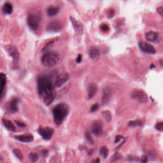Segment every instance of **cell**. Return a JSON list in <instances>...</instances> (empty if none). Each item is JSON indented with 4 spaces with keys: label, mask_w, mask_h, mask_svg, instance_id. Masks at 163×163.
I'll return each mask as SVG.
<instances>
[{
    "label": "cell",
    "mask_w": 163,
    "mask_h": 163,
    "mask_svg": "<svg viewBox=\"0 0 163 163\" xmlns=\"http://www.w3.org/2000/svg\"><path fill=\"white\" fill-rule=\"evenodd\" d=\"M55 71L39 74L36 77L38 95L47 106L52 103L55 99V85L53 83Z\"/></svg>",
    "instance_id": "6da1fadb"
},
{
    "label": "cell",
    "mask_w": 163,
    "mask_h": 163,
    "mask_svg": "<svg viewBox=\"0 0 163 163\" xmlns=\"http://www.w3.org/2000/svg\"><path fill=\"white\" fill-rule=\"evenodd\" d=\"M69 107L67 104L61 102L56 105L52 109V114L55 123L59 126L64 119L68 115L69 112Z\"/></svg>",
    "instance_id": "7a4b0ae2"
},
{
    "label": "cell",
    "mask_w": 163,
    "mask_h": 163,
    "mask_svg": "<svg viewBox=\"0 0 163 163\" xmlns=\"http://www.w3.org/2000/svg\"><path fill=\"white\" fill-rule=\"evenodd\" d=\"M59 55L54 52H47L45 53L41 58L42 64L47 67L56 65L59 60Z\"/></svg>",
    "instance_id": "3957f363"
},
{
    "label": "cell",
    "mask_w": 163,
    "mask_h": 163,
    "mask_svg": "<svg viewBox=\"0 0 163 163\" xmlns=\"http://www.w3.org/2000/svg\"><path fill=\"white\" fill-rule=\"evenodd\" d=\"M41 19V15L39 12L30 13L27 17V24L29 27L34 31L38 30L40 26Z\"/></svg>",
    "instance_id": "277c9868"
},
{
    "label": "cell",
    "mask_w": 163,
    "mask_h": 163,
    "mask_svg": "<svg viewBox=\"0 0 163 163\" xmlns=\"http://www.w3.org/2000/svg\"><path fill=\"white\" fill-rule=\"evenodd\" d=\"M37 132L44 140L48 141L52 139L54 133V130L51 127L41 126L38 128Z\"/></svg>",
    "instance_id": "5b68a950"
},
{
    "label": "cell",
    "mask_w": 163,
    "mask_h": 163,
    "mask_svg": "<svg viewBox=\"0 0 163 163\" xmlns=\"http://www.w3.org/2000/svg\"><path fill=\"white\" fill-rule=\"evenodd\" d=\"M19 100L18 98H14L9 101L6 106L7 111L10 113H15L19 110Z\"/></svg>",
    "instance_id": "8992f818"
},
{
    "label": "cell",
    "mask_w": 163,
    "mask_h": 163,
    "mask_svg": "<svg viewBox=\"0 0 163 163\" xmlns=\"http://www.w3.org/2000/svg\"><path fill=\"white\" fill-rule=\"evenodd\" d=\"M63 27L62 23L58 20H54L49 22L46 26L47 31L51 32H57L60 31Z\"/></svg>",
    "instance_id": "52a82bcc"
},
{
    "label": "cell",
    "mask_w": 163,
    "mask_h": 163,
    "mask_svg": "<svg viewBox=\"0 0 163 163\" xmlns=\"http://www.w3.org/2000/svg\"><path fill=\"white\" fill-rule=\"evenodd\" d=\"M92 132L97 136H101L103 132V126L100 121H94L91 127Z\"/></svg>",
    "instance_id": "ba28073f"
},
{
    "label": "cell",
    "mask_w": 163,
    "mask_h": 163,
    "mask_svg": "<svg viewBox=\"0 0 163 163\" xmlns=\"http://www.w3.org/2000/svg\"><path fill=\"white\" fill-rule=\"evenodd\" d=\"M68 79L69 75L67 73H62L56 77L54 85L57 88H60L67 82Z\"/></svg>",
    "instance_id": "9c48e42d"
},
{
    "label": "cell",
    "mask_w": 163,
    "mask_h": 163,
    "mask_svg": "<svg viewBox=\"0 0 163 163\" xmlns=\"http://www.w3.org/2000/svg\"><path fill=\"white\" fill-rule=\"evenodd\" d=\"M131 97L132 99L137 100L138 102L144 103L147 100V96L146 94L142 91H134L132 93Z\"/></svg>",
    "instance_id": "30bf717a"
},
{
    "label": "cell",
    "mask_w": 163,
    "mask_h": 163,
    "mask_svg": "<svg viewBox=\"0 0 163 163\" xmlns=\"http://www.w3.org/2000/svg\"><path fill=\"white\" fill-rule=\"evenodd\" d=\"M10 55L12 57L13 59V65L15 67L17 66L20 58L19 53L17 48L15 46H10L8 49Z\"/></svg>",
    "instance_id": "8fae6325"
},
{
    "label": "cell",
    "mask_w": 163,
    "mask_h": 163,
    "mask_svg": "<svg viewBox=\"0 0 163 163\" xmlns=\"http://www.w3.org/2000/svg\"><path fill=\"white\" fill-rule=\"evenodd\" d=\"M139 46L141 50L145 53L154 54L156 53L155 49L153 46L149 43L142 42L139 43Z\"/></svg>",
    "instance_id": "7c38bea8"
},
{
    "label": "cell",
    "mask_w": 163,
    "mask_h": 163,
    "mask_svg": "<svg viewBox=\"0 0 163 163\" xmlns=\"http://www.w3.org/2000/svg\"><path fill=\"white\" fill-rule=\"evenodd\" d=\"M112 95V90L110 87H105L102 92V102L103 104H107L110 100Z\"/></svg>",
    "instance_id": "4fadbf2b"
},
{
    "label": "cell",
    "mask_w": 163,
    "mask_h": 163,
    "mask_svg": "<svg viewBox=\"0 0 163 163\" xmlns=\"http://www.w3.org/2000/svg\"><path fill=\"white\" fill-rule=\"evenodd\" d=\"M15 140L25 143H31L33 141L34 137L32 134H23L20 135H15L14 136Z\"/></svg>",
    "instance_id": "5bb4252c"
},
{
    "label": "cell",
    "mask_w": 163,
    "mask_h": 163,
    "mask_svg": "<svg viewBox=\"0 0 163 163\" xmlns=\"http://www.w3.org/2000/svg\"><path fill=\"white\" fill-rule=\"evenodd\" d=\"M145 37L147 40L151 42H159L161 40L160 35L153 31H150L147 33Z\"/></svg>",
    "instance_id": "9a60e30c"
},
{
    "label": "cell",
    "mask_w": 163,
    "mask_h": 163,
    "mask_svg": "<svg viewBox=\"0 0 163 163\" xmlns=\"http://www.w3.org/2000/svg\"><path fill=\"white\" fill-rule=\"evenodd\" d=\"M97 91V86L94 83H91L88 88V96L90 99H92L95 95Z\"/></svg>",
    "instance_id": "2e32d148"
},
{
    "label": "cell",
    "mask_w": 163,
    "mask_h": 163,
    "mask_svg": "<svg viewBox=\"0 0 163 163\" xmlns=\"http://www.w3.org/2000/svg\"><path fill=\"white\" fill-rule=\"evenodd\" d=\"M6 83V76L3 73H0V98L3 94Z\"/></svg>",
    "instance_id": "e0dca14e"
},
{
    "label": "cell",
    "mask_w": 163,
    "mask_h": 163,
    "mask_svg": "<svg viewBox=\"0 0 163 163\" xmlns=\"http://www.w3.org/2000/svg\"><path fill=\"white\" fill-rule=\"evenodd\" d=\"M89 54L90 58L94 61L98 60L100 56L99 50L95 47H92L89 49Z\"/></svg>",
    "instance_id": "ac0fdd59"
},
{
    "label": "cell",
    "mask_w": 163,
    "mask_h": 163,
    "mask_svg": "<svg viewBox=\"0 0 163 163\" xmlns=\"http://www.w3.org/2000/svg\"><path fill=\"white\" fill-rule=\"evenodd\" d=\"M2 122L5 127L9 131L13 132L16 131V127L11 121L6 119H2Z\"/></svg>",
    "instance_id": "d6986e66"
},
{
    "label": "cell",
    "mask_w": 163,
    "mask_h": 163,
    "mask_svg": "<svg viewBox=\"0 0 163 163\" xmlns=\"http://www.w3.org/2000/svg\"><path fill=\"white\" fill-rule=\"evenodd\" d=\"M70 20L72 23L73 26L75 31L78 33L82 32L83 27L81 24L73 17H70Z\"/></svg>",
    "instance_id": "ffe728a7"
},
{
    "label": "cell",
    "mask_w": 163,
    "mask_h": 163,
    "mask_svg": "<svg viewBox=\"0 0 163 163\" xmlns=\"http://www.w3.org/2000/svg\"><path fill=\"white\" fill-rule=\"evenodd\" d=\"M59 11L60 9L58 7L56 6H50L47 9L46 13L48 16L52 17L56 15L59 13Z\"/></svg>",
    "instance_id": "44dd1931"
},
{
    "label": "cell",
    "mask_w": 163,
    "mask_h": 163,
    "mask_svg": "<svg viewBox=\"0 0 163 163\" xmlns=\"http://www.w3.org/2000/svg\"><path fill=\"white\" fill-rule=\"evenodd\" d=\"M3 11L4 14L10 15L13 12V5L9 2L5 3L3 7Z\"/></svg>",
    "instance_id": "7402d4cb"
},
{
    "label": "cell",
    "mask_w": 163,
    "mask_h": 163,
    "mask_svg": "<svg viewBox=\"0 0 163 163\" xmlns=\"http://www.w3.org/2000/svg\"><path fill=\"white\" fill-rule=\"evenodd\" d=\"M102 118L107 122H110L112 119V115L110 111L108 110L103 111L102 112Z\"/></svg>",
    "instance_id": "603a6c76"
},
{
    "label": "cell",
    "mask_w": 163,
    "mask_h": 163,
    "mask_svg": "<svg viewBox=\"0 0 163 163\" xmlns=\"http://www.w3.org/2000/svg\"><path fill=\"white\" fill-rule=\"evenodd\" d=\"M143 122L140 120H136L134 121H131L128 123V125L130 127H137L142 126L143 125Z\"/></svg>",
    "instance_id": "cb8c5ba5"
},
{
    "label": "cell",
    "mask_w": 163,
    "mask_h": 163,
    "mask_svg": "<svg viewBox=\"0 0 163 163\" xmlns=\"http://www.w3.org/2000/svg\"><path fill=\"white\" fill-rule=\"evenodd\" d=\"M13 153H14V154L15 155V156L18 158L19 160H20L21 161H23L24 159V156L23 154L21 152V151L17 149V148H15L13 150Z\"/></svg>",
    "instance_id": "d4e9b609"
},
{
    "label": "cell",
    "mask_w": 163,
    "mask_h": 163,
    "mask_svg": "<svg viewBox=\"0 0 163 163\" xmlns=\"http://www.w3.org/2000/svg\"><path fill=\"white\" fill-rule=\"evenodd\" d=\"M100 153L102 157L103 158H106L107 157L109 154V150L108 148L106 147H102L100 151Z\"/></svg>",
    "instance_id": "484cf974"
},
{
    "label": "cell",
    "mask_w": 163,
    "mask_h": 163,
    "mask_svg": "<svg viewBox=\"0 0 163 163\" xmlns=\"http://www.w3.org/2000/svg\"><path fill=\"white\" fill-rule=\"evenodd\" d=\"M28 157H29L30 160L33 163L36 162L39 159L38 155L36 153H30L29 154Z\"/></svg>",
    "instance_id": "4316f807"
},
{
    "label": "cell",
    "mask_w": 163,
    "mask_h": 163,
    "mask_svg": "<svg viewBox=\"0 0 163 163\" xmlns=\"http://www.w3.org/2000/svg\"><path fill=\"white\" fill-rule=\"evenodd\" d=\"M122 156L121 153L118 152H116L112 157L111 161L112 162H116L117 161L122 158Z\"/></svg>",
    "instance_id": "83f0119b"
},
{
    "label": "cell",
    "mask_w": 163,
    "mask_h": 163,
    "mask_svg": "<svg viewBox=\"0 0 163 163\" xmlns=\"http://www.w3.org/2000/svg\"><path fill=\"white\" fill-rule=\"evenodd\" d=\"M85 137L86 140H87V141L91 144H93L94 143L93 139L91 136V135L90 134V133H89V132H86L85 133Z\"/></svg>",
    "instance_id": "f1b7e54d"
},
{
    "label": "cell",
    "mask_w": 163,
    "mask_h": 163,
    "mask_svg": "<svg viewBox=\"0 0 163 163\" xmlns=\"http://www.w3.org/2000/svg\"><path fill=\"white\" fill-rule=\"evenodd\" d=\"M99 108V104L97 103H95L92 106L90 109V111L91 112H94L98 110Z\"/></svg>",
    "instance_id": "f546056e"
},
{
    "label": "cell",
    "mask_w": 163,
    "mask_h": 163,
    "mask_svg": "<svg viewBox=\"0 0 163 163\" xmlns=\"http://www.w3.org/2000/svg\"><path fill=\"white\" fill-rule=\"evenodd\" d=\"M155 128L158 131L162 132L163 130V123L162 122H158L155 125Z\"/></svg>",
    "instance_id": "4dcf8cb0"
},
{
    "label": "cell",
    "mask_w": 163,
    "mask_h": 163,
    "mask_svg": "<svg viewBox=\"0 0 163 163\" xmlns=\"http://www.w3.org/2000/svg\"><path fill=\"white\" fill-rule=\"evenodd\" d=\"M15 122L18 127H20L21 128H24V127H25L26 126V125L25 123H24L21 121L15 120Z\"/></svg>",
    "instance_id": "1f68e13d"
},
{
    "label": "cell",
    "mask_w": 163,
    "mask_h": 163,
    "mask_svg": "<svg viewBox=\"0 0 163 163\" xmlns=\"http://www.w3.org/2000/svg\"><path fill=\"white\" fill-rule=\"evenodd\" d=\"M100 28H101V29L103 32H108L109 30V26L107 25H105V24L102 25Z\"/></svg>",
    "instance_id": "d6a6232c"
},
{
    "label": "cell",
    "mask_w": 163,
    "mask_h": 163,
    "mask_svg": "<svg viewBox=\"0 0 163 163\" xmlns=\"http://www.w3.org/2000/svg\"><path fill=\"white\" fill-rule=\"evenodd\" d=\"M123 138V137L122 135H117L115 137V143H118V142H119L120 141V140L121 139H122Z\"/></svg>",
    "instance_id": "836d02e7"
},
{
    "label": "cell",
    "mask_w": 163,
    "mask_h": 163,
    "mask_svg": "<svg viewBox=\"0 0 163 163\" xmlns=\"http://www.w3.org/2000/svg\"><path fill=\"white\" fill-rule=\"evenodd\" d=\"M148 161V158L147 157V156L146 155H143L142 158H141V162L142 163H146Z\"/></svg>",
    "instance_id": "e575fe53"
},
{
    "label": "cell",
    "mask_w": 163,
    "mask_h": 163,
    "mask_svg": "<svg viewBox=\"0 0 163 163\" xmlns=\"http://www.w3.org/2000/svg\"><path fill=\"white\" fill-rule=\"evenodd\" d=\"M157 12L161 16H163V8L162 7H160L157 9Z\"/></svg>",
    "instance_id": "d590c367"
},
{
    "label": "cell",
    "mask_w": 163,
    "mask_h": 163,
    "mask_svg": "<svg viewBox=\"0 0 163 163\" xmlns=\"http://www.w3.org/2000/svg\"><path fill=\"white\" fill-rule=\"evenodd\" d=\"M81 61H82V55L81 54H79L76 59V62L77 63H80L81 62Z\"/></svg>",
    "instance_id": "8d00e7d4"
},
{
    "label": "cell",
    "mask_w": 163,
    "mask_h": 163,
    "mask_svg": "<svg viewBox=\"0 0 163 163\" xmlns=\"http://www.w3.org/2000/svg\"><path fill=\"white\" fill-rule=\"evenodd\" d=\"M48 151L46 150H42L41 152V154L42 156H46L47 154H48Z\"/></svg>",
    "instance_id": "74e56055"
},
{
    "label": "cell",
    "mask_w": 163,
    "mask_h": 163,
    "mask_svg": "<svg viewBox=\"0 0 163 163\" xmlns=\"http://www.w3.org/2000/svg\"><path fill=\"white\" fill-rule=\"evenodd\" d=\"M114 11L112 10H110L109 12H108V16L110 17H112L113 15H114Z\"/></svg>",
    "instance_id": "f35d334b"
},
{
    "label": "cell",
    "mask_w": 163,
    "mask_h": 163,
    "mask_svg": "<svg viewBox=\"0 0 163 163\" xmlns=\"http://www.w3.org/2000/svg\"><path fill=\"white\" fill-rule=\"evenodd\" d=\"M128 159L129 160H131L132 161H134V160L136 161V160H137V159H135L136 158H134L132 156H130V155L128 156Z\"/></svg>",
    "instance_id": "ab89813d"
},
{
    "label": "cell",
    "mask_w": 163,
    "mask_h": 163,
    "mask_svg": "<svg viewBox=\"0 0 163 163\" xmlns=\"http://www.w3.org/2000/svg\"><path fill=\"white\" fill-rule=\"evenodd\" d=\"M125 142H126V140H125V141H124L123 142H122V144H121L118 147H117V150H118V149H120L121 148V147L123 145V144L124 143H125Z\"/></svg>",
    "instance_id": "60d3db41"
},
{
    "label": "cell",
    "mask_w": 163,
    "mask_h": 163,
    "mask_svg": "<svg viewBox=\"0 0 163 163\" xmlns=\"http://www.w3.org/2000/svg\"><path fill=\"white\" fill-rule=\"evenodd\" d=\"M93 152V149H91L89 152V154L90 155H91Z\"/></svg>",
    "instance_id": "b9f144b4"
},
{
    "label": "cell",
    "mask_w": 163,
    "mask_h": 163,
    "mask_svg": "<svg viewBox=\"0 0 163 163\" xmlns=\"http://www.w3.org/2000/svg\"><path fill=\"white\" fill-rule=\"evenodd\" d=\"M94 162V163H98L100 162V159L99 158H97L96 159L95 161H94L93 162Z\"/></svg>",
    "instance_id": "7bdbcfd3"
},
{
    "label": "cell",
    "mask_w": 163,
    "mask_h": 163,
    "mask_svg": "<svg viewBox=\"0 0 163 163\" xmlns=\"http://www.w3.org/2000/svg\"><path fill=\"white\" fill-rule=\"evenodd\" d=\"M155 67V66L153 64H152L151 65V66H150V69H153V68H154Z\"/></svg>",
    "instance_id": "ee69618b"
},
{
    "label": "cell",
    "mask_w": 163,
    "mask_h": 163,
    "mask_svg": "<svg viewBox=\"0 0 163 163\" xmlns=\"http://www.w3.org/2000/svg\"><path fill=\"white\" fill-rule=\"evenodd\" d=\"M161 62H160V64H161V65L162 66H163V61H162V60H161V61H160Z\"/></svg>",
    "instance_id": "f6af8a7d"
}]
</instances>
